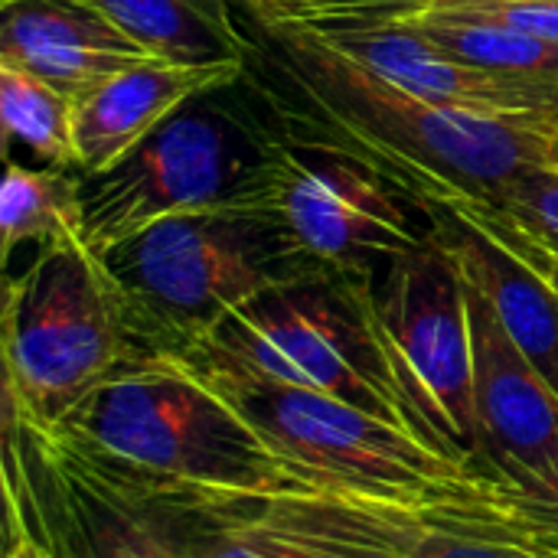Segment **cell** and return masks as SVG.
<instances>
[{"instance_id":"cell-1","label":"cell","mask_w":558,"mask_h":558,"mask_svg":"<svg viewBox=\"0 0 558 558\" xmlns=\"http://www.w3.org/2000/svg\"><path fill=\"white\" fill-rule=\"evenodd\" d=\"M248 33V75L294 141L353 154L418 206L490 213L530 170L556 157V128L432 105L327 46L265 0H235Z\"/></svg>"},{"instance_id":"cell-2","label":"cell","mask_w":558,"mask_h":558,"mask_svg":"<svg viewBox=\"0 0 558 558\" xmlns=\"http://www.w3.org/2000/svg\"><path fill=\"white\" fill-rule=\"evenodd\" d=\"M98 458L186 490L258 494L311 484L242 412L173 356H134L62 422Z\"/></svg>"},{"instance_id":"cell-3","label":"cell","mask_w":558,"mask_h":558,"mask_svg":"<svg viewBox=\"0 0 558 558\" xmlns=\"http://www.w3.org/2000/svg\"><path fill=\"white\" fill-rule=\"evenodd\" d=\"M101 258L141 356L180 353L262 291L324 271L271 213L245 199L167 216Z\"/></svg>"},{"instance_id":"cell-4","label":"cell","mask_w":558,"mask_h":558,"mask_svg":"<svg viewBox=\"0 0 558 558\" xmlns=\"http://www.w3.org/2000/svg\"><path fill=\"white\" fill-rule=\"evenodd\" d=\"M369 288L373 278L314 271L262 291L235 307L206 340L170 356L337 396L441 448L396 379L369 314Z\"/></svg>"},{"instance_id":"cell-5","label":"cell","mask_w":558,"mask_h":558,"mask_svg":"<svg viewBox=\"0 0 558 558\" xmlns=\"http://www.w3.org/2000/svg\"><path fill=\"white\" fill-rule=\"evenodd\" d=\"M242 412L311 484L350 487L399 500H484L507 490L494 474L468 468L422 435L337 396L258 379L216 363L173 356Z\"/></svg>"},{"instance_id":"cell-6","label":"cell","mask_w":558,"mask_h":558,"mask_svg":"<svg viewBox=\"0 0 558 558\" xmlns=\"http://www.w3.org/2000/svg\"><path fill=\"white\" fill-rule=\"evenodd\" d=\"M134 356L118 284L85 242L36 252L7 284L3 402L23 418L62 422Z\"/></svg>"},{"instance_id":"cell-7","label":"cell","mask_w":558,"mask_h":558,"mask_svg":"<svg viewBox=\"0 0 558 558\" xmlns=\"http://www.w3.org/2000/svg\"><path fill=\"white\" fill-rule=\"evenodd\" d=\"M209 92L180 108L121 163L85 177V245L98 255L147 226L193 209L245 199L268 160L271 137L245 105Z\"/></svg>"},{"instance_id":"cell-8","label":"cell","mask_w":558,"mask_h":558,"mask_svg":"<svg viewBox=\"0 0 558 558\" xmlns=\"http://www.w3.org/2000/svg\"><path fill=\"white\" fill-rule=\"evenodd\" d=\"M245 203L271 213L301 252L340 278H379L428 239V213L366 160L275 131Z\"/></svg>"},{"instance_id":"cell-9","label":"cell","mask_w":558,"mask_h":558,"mask_svg":"<svg viewBox=\"0 0 558 558\" xmlns=\"http://www.w3.org/2000/svg\"><path fill=\"white\" fill-rule=\"evenodd\" d=\"M7 523L49 558H177L128 477L3 402Z\"/></svg>"},{"instance_id":"cell-10","label":"cell","mask_w":558,"mask_h":558,"mask_svg":"<svg viewBox=\"0 0 558 558\" xmlns=\"http://www.w3.org/2000/svg\"><path fill=\"white\" fill-rule=\"evenodd\" d=\"M369 314L399 386L441 448L461 464L494 474L481 461L468 284L432 229L373 281Z\"/></svg>"},{"instance_id":"cell-11","label":"cell","mask_w":558,"mask_h":558,"mask_svg":"<svg viewBox=\"0 0 558 558\" xmlns=\"http://www.w3.org/2000/svg\"><path fill=\"white\" fill-rule=\"evenodd\" d=\"M284 16L298 20L327 46L340 49L353 62L432 105L484 118H526L549 124L556 121L558 78H517L461 62L432 39H425L409 20L389 10L353 7Z\"/></svg>"},{"instance_id":"cell-12","label":"cell","mask_w":558,"mask_h":558,"mask_svg":"<svg viewBox=\"0 0 558 558\" xmlns=\"http://www.w3.org/2000/svg\"><path fill=\"white\" fill-rule=\"evenodd\" d=\"M468 284V281H464ZM481 461L526 500H558V392L468 284Z\"/></svg>"},{"instance_id":"cell-13","label":"cell","mask_w":558,"mask_h":558,"mask_svg":"<svg viewBox=\"0 0 558 558\" xmlns=\"http://www.w3.org/2000/svg\"><path fill=\"white\" fill-rule=\"evenodd\" d=\"M154 59L85 0H3L0 62L16 65L72 101Z\"/></svg>"},{"instance_id":"cell-14","label":"cell","mask_w":558,"mask_h":558,"mask_svg":"<svg viewBox=\"0 0 558 558\" xmlns=\"http://www.w3.org/2000/svg\"><path fill=\"white\" fill-rule=\"evenodd\" d=\"M428 229L458 265L461 278L490 304L510 340L558 392V291L487 222L445 206H428Z\"/></svg>"},{"instance_id":"cell-15","label":"cell","mask_w":558,"mask_h":558,"mask_svg":"<svg viewBox=\"0 0 558 558\" xmlns=\"http://www.w3.org/2000/svg\"><path fill=\"white\" fill-rule=\"evenodd\" d=\"M248 65H177L147 59L75 101L78 173L95 177L121 163L144 137L193 98L232 88Z\"/></svg>"},{"instance_id":"cell-16","label":"cell","mask_w":558,"mask_h":558,"mask_svg":"<svg viewBox=\"0 0 558 558\" xmlns=\"http://www.w3.org/2000/svg\"><path fill=\"white\" fill-rule=\"evenodd\" d=\"M144 52L177 65H248L252 33L235 0H85Z\"/></svg>"},{"instance_id":"cell-17","label":"cell","mask_w":558,"mask_h":558,"mask_svg":"<svg viewBox=\"0 0 558 558\" xmlns=\"http://www.w3.org/2000/svg\"><path fill=\"white\" fill-rule=\"evenodd\" d=\"M0 235L3 258L20 245L43 252L85 242V177L78 170H33L10 160L0 183Z\"/></svg>"},{"instance_id":"cell-18","label":"cell","mask_w":558,"mask_h":558,"mask_svg":"<svg viewBox=\"0 0 558 558\" xmlns=\"http://www.w3.org/2000/svg\"><path fill=\"white\" fill-rule=\"evenodd\" d=\"M396 16L409 20L425 39H432L461 62L517 78H558V43L539 39L517 26L448 7H425Z\"/></svg>"},{"instance_id":"cell-19","label":"cell","mask_w":558,"mask_h":558,"mask_svg":"<svg viewBox=\"0 0 558 558\" xmlns=\"http://www.w3.org/2000/svg\"><path fill=\"white\" fill-rule=\"evenodd\" d=\"M0 124L46 167L78 170L75 101L49 82L0 62Z\"/></svg>"},{"instance_id":"cell-20","label":"cell","mask_w":558,"mask_h":558,"mask_svg":"<svg viewBox=\"0 0 558 558\" xmlns=\"http://www.w3.org/2000/svg\"><path fill=\"white\" fill-rule=\"evenodd\" d=\"M517 235L533 252L558 262V160L523 173L490 213H477Z\"/></svg>"},{"instance_id":"cell-21","label":"cell","mask_w":558,"mask_h":558,"mask_svg":"<svg viewBox=\"0 0 558 558\" xmlns=\"http://www.w3.org/2000/svg\"><path fill=\"white\" fill-rule=\"evenodd\" d=\"M448 10L477 13L507 26H517L523 33H533L539 39L558 43V3H520V0H474V3H432ZM425 10V7H422Z\"/></svg>"},{"instance_id":"cell-22","label":"cell","mask_w":558,"mask_h":558,"mask_svg":"<svg viewBox=\"0 0 558 558\" xmlns=\"http://www.w3.org/2000/svg\"><path fill=\"white\" fill-rule=\"evenodd\" d=\"M268 7L281 10V13H314V10H353V7H379V10H396V13H409V10H422L432 7L438 0H265Z\"/></svg>"},{"instance_id":"cell-23","label":"cell","mask_w":558,"mask_h":558,"mask_svg":"<svg viewBox=\"0 0 558 558\" xmlns=\"http://www.w3.org/2000/svg\"><path fill=\"white\" fill-rule=\"evenodd\" d=\"M517 510H520L523 523H530L539 533L558 539V500L556 504H539V500H526L523 494H517Z\"/></svg>"},{"instance_id":"cell-24","label":"cell","mask_w":558,"mask_h":558,"mask_svg":"<svg viewBox=\"0 0 558 558\" xmlns=\"http://www.w3.org/2000/svg\"><path fill=\"white\" fill-rule=\"evenodd\" d=\"M7 558H49V556H46V549H43L36 539H29L26 533H16V530H10Z\"/></svg>"},{"instance_id":"cell-25","label":"cell","mask_w":558,"mask_h":558,"mask_svg":"<svg viewBox=\"0 0 558 558\" xmlns=\"http://www.w3.org/2000/svg\"><path fill=\"white\" fill-rule=\"evenodd\" d=\"M438 3H474V0H438ZM520 3H558V0H520Z\"/></svg>"},{"instance_id":"cell-26","label":"cell","mask_w":558,"mask_h":558,"mask_svg":"<svg viewBox=\"0 0 558 558\" xmlns=\"http://www.w3.org/2000/svg\"><path fill=\"white\" fill-rule=\"evenodd\" d=\"M553 128H556V134H558V114H556V121H553Z\"/></svg>"},{"instance_id":"cell-27","label":"cell","mask_w":558,"mask_h":558,"mask_svg":"<svg viewBox=\"0 0 558 558\" xmlns=\"http://www.w3.org/2000/svg\"><path fill=\"white\" fill-rule=\"evenodd\" d=\"M556 160H558V134H556Z\"/></svg>"}]
</instances>
